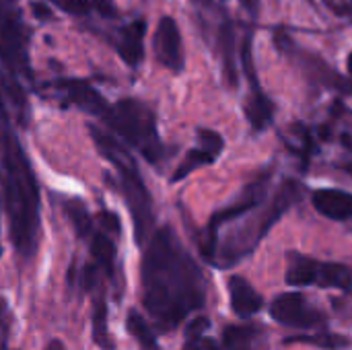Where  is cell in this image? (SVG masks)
Returning a JSON list of instances; mask_svg holds the SVG:
<instances>
[{
  "mask_svg": "<svg viewBox=\"0 0 352 350\" xmlns=\"http://www.w3.org/2000/svg\"><path fill=\"white\" fill-rule=\"evenodd\" d=\"M66 212H68V217H70V221H72L76 233H78L80 237H87V235L91 233V229H93V221H91L89 210L85 208V204H82L80 200L74 198V200H70V202L66 204Z\"/></svg>",
  "mask_w": 352,
  "mask_h": 350,
  "instance_id": "cell-23",
  "label": "cell"
},
{
  "mask_svg": "<svg viewBox=\"0 0 352 350\" xmlns=\"http://www.w3.org/2000/svg\"><path fill=\"white\" fill-rule=\"evenodd\" d=\"M144 33H146L144 21H132L120 31L118 54L128 66H138L142 62V58H144Z\"/></svg>",
  "mask_w": 352,
  "mask_h": 350,
  "instance_id": "cell-16",
  "label": "cell"
},
{
  "mask_svg": "<svg viewBox=\"0 0 352 350\" xmlns=\"http://www.w3.org/2000/svg\"><path fill=\"white\" fill-rule=\"evenodd\" d=\"M270 175H272L270 171L262 173L258 179H254V182L243 190V194L239 196V200H237L233 206H229V208H225V210H221V212L214 215V219L210 221V227H208V243H206V248L202 250L208 258H212V254H214V248H217V241H219V239H217L219 227L225 225V223H229V221H235L237 217H241V215H245L248 210L256 208V206L260 204L262 196H264V190H266V186H268V177H270Z\"/></svg>",
  "mask_w": 352,
  "mask_h": 350,
  "instance_id": "cell-9",
  "label": "cell"
},
{
  "mask_svg": "<svg viewBox=\"0 0 352 350\" xmlns=\"http://www.w3.org/2000/svg\"><path fill=\"white\" fill-rule=\"evenodd\" d=\"M289 342H301V344H311L324 350H340L349 347V340L344 336L336 334H318V336H299V338H289Z\"/></svg>",
  "mask_w": 352,
  "mask_h": 350,
  "instance_id": "cell-24",
  "label": "cell"
},
{
  "mask_svg": "<svg viewBox=\"0 0 352 350\" xmlns=\"http://www.w3.org/2000/svg\"><path fill=\"white\" fill-rule=\"evenodd\" d=\"M43 350H66V347H64V342H62V340L54 338V340H50V342L45 344V349Z\"/></svg>",
  "mask_w": 352,
  "mask_h": 350,
  "instance_id": "cell-28",
  "label": "cell"
},
{
  "mask_svg": "<svg viewBox=\"0 0 352 350\" xmlns=\"http://www.w3.org/2000/svg\"><path fill=\"white\" fill-rule=\"evenodd\" d=\"M33 12L37 14V19H39V21H45V19H50V17H52L50 8H47V6H41V4H33Z\"/></svg>",
  "mask_w": 352,
  "mask_h": 350,
  "instance_id": "cell-27",
  "label": "cell"
},
{
  "mask_svg": "<svg viewBox=\"0 0 352 350\" xmlns=\"http://www.w3.org/2000/svg\"><path fill=\"white\" fill-rule=\"evenodd\" d=\"M153 45H155L157 60L165 68H169L173 72H179L184 68L186 58H184L182 33H179V27H177V23H175L173 17H161L159 19Z\"/></svg>",
  "mask_w": 352,
  "mask_h": 350,
  "instance_id": "cell-10",
  "label": "cell"
},
{
  "mask_svg": "<svg viewBox=\"0 0 352 350\" xmlns=\"http://www.w3.org/2000/svg\"><path fill=\"white\" fill-rule=\"evenodd\" d=\"M295 200H297L295 182H285L280 186V190L274 194V198L270 200V204L260 215H256L250 223H245L233 235L227 237L225 245L221 248L219 264L227 268V266L243 260L248 254H252L256 250V245L266 237V233L274 227V223L293 206Z\"/></svg>",
  "mask_w": 352,
  "mask_h": 350,
  "instance_id": "cell-6",
  "label": "cell"
},
{
  "mask_svg": "<svg viewBox=\"0 0 352 350\" xmlns=\"http://www.w3.org/2000/svg\"><path fill=\"white\" fill-rule=\"evenodd\" d=\"M0 188L14 250L29 258L39 237V192L33 169L10 122L0 111Z\"/></svg>",
  "mask_w": 352,
  "mask_h": 350,
  "instance_id": "cell-2",
  "label": "cell"
},
{
  "mask_svg": "<svg viewBox=\"0 0 352 350\" xmlns=\"http://www.w3.org/2000/svg\"><path fill=\"white\" fill-rule=\"evenodd\" d=\"M93 340L97 347H101L103 350L113 349L109 330H107V307L103 297H99L95 301V314H93Z\"/></svg>",
  "mask_w": 352,
  "mask_h": 350,
  "instance_id": "cell-22",
  "label": "cell"
},
{
  "mask_svg": "<svg viewBox=\"0 0 352 350\" xmlns=\"http://www.w3.org/2000/svg\"><path fill=\"white\" fill-rule=\"evenodd\" d=\"M241 62H243V68H245V74L250 78V97L245 101V116H248V122L252 124V128L256 132H262L266 130L272 120H274V103L270 101V97H266L260 89V83H258V76H256V64L252 60V45H250V39L243 43V50H241Z\"/></svg>",
  "mask_w": 352,
  "mask_h": 350,
  "instance_id": "cell-8",
  "label": "cell"
},
{
  "mask_svg": "<svg viewBox=\"0 0 352 350\" xmlns=\"http://www.w3.org/2000/svg\"><path fill=\"white\" fill-rule=\"evenodd\" d=\"M221 50H223V62H225L227 80L231 85H235L237 83V62H235L237 45H235V35H233V29H231L229 23H225L223 29H221Z\"/></svg>",
  "mask_w": 352,
  "mask_h": 350,
  "instance_id": "cell-20",
  "label": "cell"
},
{
  "mask_svg": "<svg viewBox=\"0 0 352 350\" xmlns=\"http://www.w3.org/2000/svg\"><path fill=\"white\" fill-rule=\"evenodd\" d=\"M97 6H101L99 0H66L64 8L68 12H74V14H85V12H89V10H93Z\"/></svg>",
  "mask_w": 352,
  "mask_h": 350,
  "instance_id": "cell-25",
  "label": "cell"
},
{
  "mask_svg": "<svg viewBox=\"0 0 352 350\" xmlns=\"http://www.w3.org/2000/svg\"><path fill=\"white\" fill-rule=\"evenodd\" d=\"M320 289H340L349 291L352 287V272L344 264L336 262H322L320 264V274H318V285Z\"/></svg>",
  "mask_w": 352,
  "mask_h": 350,
  "instance_id": "cell-18",
  "label": "cell"
},
{
  "mask_svg": "<svg viewBox=\"0 0 352 350\" xmlns=\"http://www.w3.org/2000/svg\"><path fill=\"white\" fill-rule=\"evenodd\" d=\"M52 2H56V4H58V6H62V8L66 6V0H52Z\"/></svg>",
  "mask_w": 352,
  "mask_h": 350,
  "instance_id": "cell-31",
  "label": "cell"
},
{
  "mask_svg": "<svg viewBox=\"0 0 352 350\" xmlns=\"http://www.w3.org/2000/svg\"><path fill=\"white\" fill-rule=\"evenodd\" d=\"M320 264L318 260L291 252L287 256V272H285V281L289 287L295 289H303V287H316L318 285V274H320Z\"/></svg>",
  "mask_w": 352,
  "mask_h": 350,
  "instance_id": "cell-17",
  "label": "cell"
},
{
  "mask_svg": "<svg viewBox=\"0 0 352 350\" xmlns=\"http://www.w3.org/2000/svg\"><path fill=\"white\" fill-rule=\"evenodd\" d=\"M89 132H91L99 153L118 169L122 192H124L128 208L132 212L136 243L142 245L153 227V202H151V194L142 182V175H140L132 155L113 136L105 134L103 130H97L95 126H89Z\"/></svg>",
  "mask_w": 352,
  "mask_h": 350,
  "instance_id": "cell-4",
  "label": "cell"
},
{
  "mask_svg": "<svg viewBox=\"0 0 352 350\" xmlns=\"http://www.w3.org/2000/svg\"><path fill=\"white\" fill-rule=\"evenodd\" d=\"M29 72V37L16 0H0V111H12L25 124Z\"/></svg>",
  "mask_w": 352,
  "mask_h": 350,
  "instance_id": "cell-3",
  "label": "cell"
},
{
  "mask_svg": "<svg viewBox=\"0 0 352 350\" xmlns=\"http://www.w3.org/2000/svg\"><path fill=\"white\" fill-rule=\"evenodd\" d=\"M91 252L99 268L105 270L107 276H113V260H116V245L105 233H95L91 241Z\"/></svg>",
  "mask_w": 352,
  "mask_h": 350,
  "instance_id": "cell-19",
  "label": "cell"
},
{
  "mask_svg": "<svg viewBox=\"0 0 352 350\" xmlns=\"http://www.w3.org/2000/svg\"><path fill=\"white\" fill-rule=\"evenodd\" d=\"M186 350H202V349H200V344H198L196 340H190V342H188V347H186Z\"/></svg>",
  "mask_w": 352,
  "mask_h": 350,
  "instance_id": "cell-29",
  "label": "cell"
},
{
  "mask_svg": "<svg viewBox=\"0 0 352 350\" xmlns=\"http://www.w3.org/2000/svg\"><path fill=\"white\" fill-rule=\"evenodd\" d=\"M54 93L66 103V105H74L85 113L91 116H105L107 111V103L105 99L85 80H76V78H66V80H58L52 83Z\"/></svg>",
  "mask_w": 352,
  "mask_h": 350,
  "instance_id": "cell-11",
  "label": "cell"
},
{
  "mask_svg": "<svg viewBox=\"0 0 352 350\" xmlns=\"http://www.w3.org/2000/svg\"><path fill=\"white\" fill-rule=\"evenodd\" d=\"M346 70H349V74L352 76V52L349 54V58H346Z\"/></svg>",
  "mask_w": 352,
  "mask_h": 350,
  "instance_id": "cell-30",
  "label": "cell"
},
{
  "mask_svg": "<svg viewBox=\"0 0 352 350\" xmlns=\"http://www.w3.org/2000/svg\"><path fill=\"white\" fill-rule=\"evenodd\" d=\"M103 120L148 163H157L163 157V142L157 132V120L146 103L138 99H120L113 107H107Z\"/></svg>",
  "mask_w": 352,
  "mask_h": 350,
  "instance_id": "cell-5",
  "label": "cell"
},
{
  "mask_svg": "<svg viewBox=\"0 0 352 350\" xmlns=\"http://www.w3.org/2000/svg\"><path fill=\"white\" fill-rule=\"evenodd\" d=\"M227 289H229V301H231V309L237 318H252L256 316L262 305H264V299L262 295L254 289V285L250 281H245L243 276H237L233 274L227 283Z\"/></svg>",
  "mask_w": 352,
  "mask_h": 350,
  "instance_id": "cell-13",
  "label": "cell"
},
{
  "mask_svg": "<svg viewBox=\"0 0 352 350\" xmlns=\"http://www.w3.org/2000/svg\"><path fill=\"white\" fill-rule=\"evenodd\" d=\"M266 340V330L256 324H235L223 330V350H260Z\"/></svg>",
  "mask_w": 352,
  "mask_h": 350,
  "instance_id": "cell-15",
  "label": "cell"
},
{
  "mask_svg": "<svg viewBox=\"0 0 352 350\" xmlns=\"http://www.w3.org/2000/svg\"><path fill=\"white\" fill-rule=\"evenodd\" d=\"M270 318L280 326L314 330L326 326V316L303 295V293H283L270 303Z\"/></svg>",
  "mask_w": 352,
  "mask_h": 350,
  "instance_id": "cell-7",
  "label": "cell"
},
{
  "mask_svg": "<svg viewBox=\"0 0 352 350\" xmlns=\"http://www.w3.org/2000/svg\"><path fill=\"white\" fill-rule=\"evenodd\" d=\"M314 208L332 219V221H351L352 219V194L336 188H322L311 194Z\"/></svg>",
  "mask_w": 352,
  "mask_h": 350,
  "instance_id": "cell-14",
  "label": "cell"
},
{
  "mask_svg": "<svg viewBox=\"0 0 352 350\" xmlns=\"http://www.w3.org/2000/svg\"><path fill=\"white\" fill-rule=\"evenodd\" d=\"M142 303L155 324L169 332L206 301L204 276L171 227H161L142 258Z\"/></svg>",
  "mask_w": 352,
  "mask_h": 350,
  "instance_id": "cell-1",
  "label": "cell"
},
{
  "mask_svg": "<svg viewBox=\"0 0 352 350\" xmlns=\"http://www.w3.org/2000/svg\"><path fill=\"white\" fill-rule=\"evenodd\" d=\"M225 140L221 134L212 132V130H200L198 132V144L186 155V159L182 161V165L177 167V171L173 173V182L184 179L186 175H190L192 171H196L198 167L210 165L219 159V155L223 153Z\"/></svg>",
  "mask_w": 352,
  "mask_h": 350,
  "instance_id": "cell-12",
  "label": "cell"
},
{
  "mask_svg": "<svg viewBox=\"0 0 352 350\" xmlns=\"http://www.w3.org/2000/svg\"><path fill=\"white\" fill-rule=\"evenodd\" d=\"M101 223L109 229V231H120V221H118V217L116 215H111V212H101Z\"/></svg>",
  "mask_w": 352,
  "mask_h": 350,
  "instance_id": "cell-26",
  "label": "cell"
},
{
  "mask_svg": "<svg viewBox=\"0 0 352 350\" xmlns=\"http://www.w3.org/2000/svg\"><path fill=\"white\" fill-rule=\"evenodd\" d=\"M128 332L136 338V342L142 347V350H159L153 328L146 324V320L138 311L128 314Z\"/></svg>",
  "mask_w": 352,
  "mask_h": 350,
  "instance_id": "cell-21",
  "label": "cell"
}]
</instances>
